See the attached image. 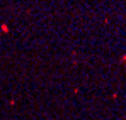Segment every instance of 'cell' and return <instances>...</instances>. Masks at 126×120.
<instances>
[{"instance_id": "1", "label": "cell", "mask_w": 126, "mask_h": 120, "mask_svg": "<svg viewBox=\"0 0 126 120\" xmlns=\"http://www.w3.org/2000/svg\"><path fill=\"white\" fill-rule=\"evenodd\" d=\"M121 63H123V64H126V56H123V59H121Z\"/></svg>"}]
</instances>
